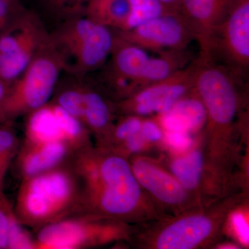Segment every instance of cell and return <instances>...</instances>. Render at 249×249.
<instances>
[{"label": "cell", "instance_id": "obj_25", "mask_svg": "<svg viewBox=\"0 0 249 249\" xmlns=\"http://www.w3.org/2000/svg\"><path fill=\"white\" fill-rule=\"evenodd\" d=\"M14 217V208L3 196L0 198V249H9L10 229Z\"/></svg>", "mask_w": 249, "mask_h": 249}, {"label": "cell", "instance_id": "obj_4", "mask_svg": "<svg viewBox=\"0 0 249 249\" xmlns=\"http://www.w3.org/2000/svg\"><path fill=\"white\" fill-rule=\"evenodd\" d=\"M55 35L53 48L62 64L80 73L102 66L115 41L111 29L85 17L73 18Z\"/></svg>", "mask_w": 249, "mask_h": 249}, {"label": "cell", "instance_id": "obj_1", "mask_svg": "<svg viewBox=\"0 0 249 249\" xmlns=\"http://www.w3.org/2000/svg\"><path fill=\"white\" fill-rule=\"evenodd\" d=\"M79 183L80 213L120 222L146 217L144 196L127 157L103 147L88 146L70 160Z\"/></svg>", "mask_w": 249, "mask_h": 249}, {"label": "cell", "instance_id": "obj_16", "mask_svg": "<svg viewBox=\"0 0 249 249\" xmlns=\"http://www.w3.org/2000/svg\"><path fill=\"white\" fill-rule=\"evenodd\" d=\"M157 58H150L139 78L141 89L157 83L184 68L191 60L186 49L160 53Z\"/></svg>", "mask_w": 249, "mask_h": 249}, {"label": "cell", "instance_id": "obj_12", "mask_svg": "<svg viewBox=\"0 0 249 249\" xmlns=\"http://www.w3.org/2000/svg\"><path fill=\"white\" fill-rule=\"evenodd\" d=\"M130 165L142 190L156 201L170 209L186 211L191 195L171 173L146 158L134 159Z\"/></svg>", "mask_w": 249, "mask_h": 249}, {"label": "cell", "instance_id": "obj_27", "mask_svg": "<svg viewBox=\"0 0 249 249\" xmlns=\"http://www.w3.org/2000/svg\"><path fill=\"white\" fill-rule=\"evenodd\" d=\"M231 229L241 245L247 247L249 243L248 219L242 211L234 209L228 215Z\"/></svg>", "mask_w": 249, "mask_h": 249}, {"label": "cell", "instance_id": "obj_9", "mask_svg": "<svg viewBox=\"0 0 249 249\" xmlns=\"http://www.w3.org/2000/svg\"><path fill=\"white\" fill-rule=\"evenodd\" d=\"M31 15L21 16L0 34V79L16 81L40 50V30Z\"/></svg>", "mask_w": 249, "mask_h": 249}, {"label": "cell", "instance_id": "obj_21", "mask_svg": "<svg viewBox=\"0 0 249 249\" xmlns=\"http://www.w3.org/2000/svg\"><path fill=\"white\" fill-rule=\"evenodd\" d=\"M129 15L124 31L129 30L167 13L173 12L162 4L160 0H127Z\"/></svg>", "mask_w": 249, "mask_h": 249}, {"label": "cell", "instance_id": "obj_14", "mask_svg": "<svg viewBox=\"0 0 249 249\" xmlns=\"http://www.w3.org/2000/svg\"><path fill=\"white\" fill-rule=\"evenodd\" d=\"M77 152L68 142H63L24 143L16 155V167L24 178L48 171L71 160Z\"/></svg>", "mask_w": 249, "mask_h": 249}, {"label": "cell", "instance_id": "obj_3", "mask_svg": "<svg viewBox=\"0 0 249 249\" xmlns=\"http://www.w3.org/2000/svg\"><path fill=\"white\" fill-rule=\"evenodd\" d=\"M237 202L235 196L206 209L185 211V213L139 234V245L156 249H193L209 246L220 235L228 215Z\"/></svg>", "mask_w": 249, "mask_h": 249}, {"label": "cell", "instance_id": "obj_28", "mask_svg": "<svg viewBox=\"0 0 249 249\" xmlns=\"http://www.w3.org/2000/svg\"><path fill=\"white\" fill-rule=\"evenodd\" d=\"M163 139L167 146L178 153L189 151L193 145L191 134L188 132L163 131Z\"/></svg>", "mask_w": 249, "mask_h": 249}, {"label": "cell", "instance_id": "obj_5", "mask_svg": "<svg viewBox=\"0 0 249 249\" xmlns=\"http://www.w3.org/2000/svg\"><path fill=\"white\" fill-rule=\"evenodd\" d=\"M62 67L61 60L53 48L50 52L39 51L0 105V122L8 123L47 104Z\"/></svg>", "mask_w": 249, "mask_h": 249}, {"label": "cell", "instance_id": "obj_19", "mask_svg": "<svg viewBox=\"0 0 249 249\" xmlns=\"http://www.w3.org/2000/svg\"><path fill=\"white\" fill-rule=\"evenodd\" d=\"M112 112L101 93L85 88V109L83 124L89 132L103 138L111 128Z\"/></svg>", "mask_w": 249, "mask_h": 249}, {"label": "cell", "instance_id": "obj_33", "mask_svg": "<svg viewBox=\"0 0 249 249\" xmlns=\"http://www.w3.org/2000/svg\"><path fill=\"white\" fill-rule=\"evenodd\" d=\"M219 249H240V247H237V246L234 245L232 243L223 244V245L219 246L218 247Z\"/></svg>", "mask_w": 249, "mask_h": 249}, {"label": "cell", "instance_id": "obj_15", "mask_svg": "<svg viewBox=\"0 0 249 249\" xmlns=\"http://www.w3.org/2000/svg\"><path fill=\"white\" fill-rule=\"evenodd\" d=\"M111 55H112L111 67L121 74L137 81L140 88L139 77L150 59L145 49L115 35Z\"/></svg>", "mask_w": 249, "mask_h": 249}, {"label": "cell", "instance_id": "obj_32", "mask_svg": "<svg viewBox=\"0 0 249 249\" xmlns=\"http://www.w3.org/2000/svg\"><path fill=\"white\" fill-rule=\"evenodd\" d=\"M7 84L8 83H6V82L0 79V105L4 101V98L6 97V94H7L8 91H9Z\"/></svg>", "mask_w": 249, "mask_h": 249}, {"label": "cell", "instance_id": "obj_18", "mask_svg": "<svg viewBox=\"0 0 249 249\" xmlns=\"http://www.w3.org/2000/svg\"><path fill=\"white\" fill-rule=\"evenodd\" d=\"M172 175L190 195L197 191L204 171V152L193 149L181 154L170 164Z\"/></svg>", "mask_w": 249, "mask_h": 249}, {"label": "cell", "instance_id": "obj_29", "mask_svg": "<svg viewBox=\"0 0 249 249\" xmlns=\"http://www.w3.org/2000/svg\"><path fill=\"white\" fill-rule=\"evenodd\" d=\"M140 132L147 142H159L163 139V129L160 123L154 120H142Z\"/></svg>", "mask_w": 249, "mask_h": 249}, {"label": "cell", "instance_id": "obj_22", "mask_svg": "<svg viewBox=\"0 0 249 249\" xmlns=\"http://www.w3.org/2000/svg\"><path fill=\"white\" fill-rule=\"evenodd\" d=\"M0 125V198L4 196L5 177L19 150V140L14 129L7 122Z\"/></svg>", "mask_w": 249, "mask_h": 249}, {"label": "cell", "instance_id": "obj_10", "mask_svg": "<svg viewBox=\"0 0 249 249\" xmlns=\"http://www.w3.org/2000/svg\"><path fill=\"white\" fill-rule=\"evenodd\" d=\"M116 36L157 53L186 49L194 36L178 11L167 13L127 31H116Z\"/></svg>", "mask_w": 249, "mask_h": 249}, {"label": "cell", "instance_id": "obj_24", "mask_svg": "<svg viewBox=\"0 0 249 249\" xmlns=\"http://www.w3.org/2000/svg\"><path fill=\"white\" fill-rule=\"evenodd\" d=\"M9 249H36L35 239L24 229L16 214L11 222L10 229Z\"/></svg>", "mask_w": 249, "mask_h": 249}, {"label": "cell", "instance_id": "obj_23", "mask_svg": "<svg viewBox=\"0 0 249 249\" xmlns=\"http://www.w3.org/2000/svg\"><path fill=\"white\" fill-rule=\"evenodd\" d=\"M83 124L85 88H70L61 91L55 102Z\"/></svg>", "mask_w": 249, "mask_h": 249}, {"label": "cell", "instance_id": "obj_11", "mask_svg": "<svg viewBox=\"0 0 249 249\" xmlns=\"http://www.w3.org/2000/svg\"><path fill=\"white\" fill-rule=\"evenodd\" d=\"M25 142H68L79 134L81 124L76 118L55 103H47L28 114ZM78 151V150H77Z\"/></svg>", "mask_w": 249, "mask_h": 249}, {"label": "cell", "instance_id": "obj_20", "mask_svg": "<svg viewBox=\"0 0 249 249\" xmlns=\"http://www.w3.org/2000/svg\"><path fill=\"white\" fill-rule=\"evenodd\" d=\"M168 111L176 116L183 123L189 133L199 132L206 126L207 121L206 108L194 88L177 101Z\"/></svg>", "mask_w": 249, "mask_h": 249}, {"label": "cell", "instance_id": "obj_26", "mask_svg": "<svg viewBox=\"0 0 249 249\" xmlns=\"http://www.w3.org/2000/svg\"><path fill=\"white\" fill-rule=\"evenodd\" d=\"M44 4L52 11L59 14L79 16L84 13L85 7L90 0H42Z\"/></svg>", "mask_w": 249, "mask_h": 249}, {"label": "cell", "instance_id": "obj_6", "mask_svg": "<svg viewBox=\"0 0 249 249\" xmlns=\"http://www.w3.org/2000/svg\"><path fill=\"white\" fill-rule=\"evenodd\" d=\"M124 222L93 214H73L37 230L36 249L89 248L128 235Z\"/></svg>", "mask_w": 249, "mask_h": 249}, {"label": "cell", "instance_id": "obj_8", "mask_svg": "<svg viewBox=\"0 0 249 249\" xmlns=\"http://www.w3.org/2000/svg\"><path fill=\"white\" fill-rule=\"evenodd\" d=\"M196 69L195 60L168 78L147 85L119 101L116 107L124 115L163 114L193 89Z\"/></svg>", "mask_w": 249, "mask_h": 249}, {"label": "cell", "instance_id": "obj_17", "mask_svg": "<svg viewBox=\"0 0 249 249\" xmlns=\"http://www.w3.org/2000/svg\"><path fill=\"white\" fill-rule=\"evenodd\" d=\"M85 16L93 22L116 31L125 29L129 15L127 0H90Z\"/></svg>", "mask_w": 249, "mask_h": 249}, {"label": "cell", "instance_id": "obj_2", "mask_svg": "<svg viewBox=\"0 0 249 249\" xmlns=\"http://www.w3.org/2000/svg\"><path fill=\"white\" fill-rule=\"evenodd\" d=\"M14 211L20 224L36 230L79 214V183L70 160L22 179Z\"/></svg>", "mask_w": 249, "mask_h": 249}, {"label": "cell", "instance_id": "obj_30", "mask_svg": "<svg viewBox=\"0 0 249 249\" xmlns=\"http://www.w3.org/2000/svg\"><path fill=\"white\" fill-rule=\"evenodd\" d=\"M14 1L15 0H0V34L9 24L14 9Z\"/></svg>", "mask_w": 249, "mask_h": 249}, {"label": "cell", "instance_id": "obj_31", "mask_svg": "<svg viewBox=\"0 0 249 249\" xmlns=\"http://www.w3.org/2000/svg\"><path fill=\"white\" fill-rule=\"evenodd\" d=\"M165 7L173 11H178L181 0H160Z\"/></svg>", "mask_w": 249, "mask_h": 249}, {"label": "cell", "instance_id": "obj_7", "mask_svg": "<svg viewBox=\"0 0 249 249\" xmlns=\"http://www.w3.org/2000/svg\"><path fill=\"white\" fill-rule=\"evenodd\" d=\"M234 75L247 80L249 70V0H235L215 31L208 48L201 52Z\"/></svg>", "mask_w": 249, "mask_h": 249}, {"label": "cell", "instance_id": "obj_13", "mask_svg": "<svg viewBox=\"0 0 249 249\" xmlns=\"http://www.w3.org/2000/svg\"><path fill=\"white\" fill-rule=\"evenodd\" d=\"M235 0H181L178 13L191 29L200 52L208 48L218 27L227 17Z\"/></svg>", "mask_w": 249, "mask_h": 249}]
</instances>
